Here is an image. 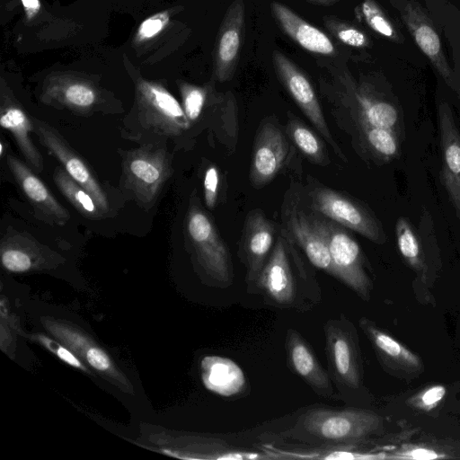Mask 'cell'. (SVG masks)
<instances>
[{
    "label": "cell",
    "mask_w": 460,
    "mask_h": 460,
    "mask_svg": "<svg viewBox=\"0 0 460 460\" xmlns=\"http://www.w3.org/2000/svg\"><path fill=\"white\" fill-rule=\"evenodd\" d=\"M301 252L279 226L272 252L252 293L261 294L265 304L280 309L305 312L318 305L321 288Z\"/></svg>",
    "instance_id": "obj_1"
},
{
    "label": "cell",
    "mask_w": 460,
    "mask_h": 460,
    "mask_svg": "<svg viewBox=\"0 0 460 460\" xmlns=\"http://www.w3.org/2000/svg\"><path fill=\"white\" fill-rule=\"evenodd\" d=\"M382 429V417L373 411L319 407L303 413L286 436L305 441L345 443L376 434Z\"/></svg>",
    "instance_id": "obj_2"
},
{
    "label": "cell",
    "mask_w": 460,
    "mask_h": 460,
    "mask_svg": "<svg viewBox=\"0 0 460 460\" xmlns=\"http://www.w3.org/2000/svg\"><path fill=\"white\" fill-rule=\"evenodd\" d=\"M184 235L190 253L199 269L217 285L233 283L234 269L229 249L213 219L194 196L187 212Z\"/></svg>",
    "instance_id": "obj_3"
},
{
    "label": "cell",
    "mask_w": 460,
    "mask_h": 460,
    "mask_svg": "<svg viewBox=\"0 0 460 460\" xmlns=\"http://www.w3.org/2000/svg\"><path fill=\"white\" fill-rule=\"evenodd\" d=\"M307 208L314 227L328 246L334 278L368 301L373 284L366 271V260L359 244L346 227Z\"/></svg>",
    "instance_id": "obj_4"
},
{
    "label": "cell",
    "mask_w": 460,
    "mask_h": 460,
    "mask_svg": "<svg viewBox=\"0 0 460 460\" xmlns=\"http://www.w3.org/2000/svg\"><path fill=\"white\" fill-rule=\"evenodd\" d=\"M329 376L341 398L352 394L363 385V367L357 330L341 314L323 324Z\"/></svg>",
    "instance_id": "obj_5"
},
{
    "label": "cell",
    "mask_w": 460,
    "mask_h": 460,
    "mask_svg": "<svg viewBox=\"0 0 460 460\" xmlns=\"http://www.w3.org/2000/svg\"><path fill=\"white\" fill-rule=\"evenodd\" d=\"M171 174L170 155L164 148L145 146L124 156V186L144 207L153 205Z\"/></svg>",
    "instance_id": "obj_6"
},
{
    "label": "cell",
    "mask_w": 460,
    "mask_h": 460,
    "mask_svg": "<svg viewBox=\"0 0 460 460\" xmlns=\"http://www.w3.org/2000/svg\"><path fill=\"white\" fill-rule=\"evenodd\" d=\"M305 193V204L312 210L372 242H383L384 234L378 223L356 199L319 182L310 183Z\"/></svg>",
    "instance_id": "obj_7"
},
{
    "label": "cell",
    "mask_w": 460,
    "mask_h": 460,
    "mask_svg": "<svg viewBox=\"0 0 460 460\" xmlns=\"http://www.w3.org/2000/svg\"><path fill=\"white\" fill-rule=\"evenodd\" d=\"M282 227L303 252L308 261L334 278L328 246L314 227L301 192L291 187L281 207Z\"/></svg>",
    "instance_id": "obj_8"
},
{
    "label": "cell",
    "mask_w": 460,
    "mask_h": 460,
    "mask_svg": "<svg viewBox=\"0 0 460 460\" xmlns=\"http://www.w3.org/2000/svg\"><path fill=\"white\" fill-rule=\"evenodd\" d=\"M289 142L277 119L267 118L261 122L253 142L249 172L252 187H264L279 173L290 156Z\"/></svg>",
    "instance_id": "obj_9"
},
{
    "label": "cell",
    "mask_w": 460,
    "mask_h": 460,
    "mask_svg": "<svg viewBox=\"0 0 460 460\" xmlns=\"http://www.w3.org/2000/svg\"><path fill=\"white\" fill-rule=\"evenodd\" d=\"M137 102L143 124L159 133L179 136L191 126L182 105L157 84L146 81L139 83Z\"/></svg>",
    "instance_id": "obj_10"
},
{
    "label": "cell",
    "mask_w": 460,
    "mask_h": 460,
    "mask_svg": "<svg viewBox=\"0 0 460 460\" xmlns=\"http://www.w3.org/2000/svg\"><path fill=\"white\" fill-rule=\"evenodd\" d=\"M278 232L279 226L261 209H252L246 215L238 257L246 269L245 281L250 293L272 252Z\"/></svg>",
    "instance_id": "obj_11"
},
{
    "label": "cell",
    "mask_w": 460,
    "mask_h": 460,
    "mask_svg": "<svg viewBox=\"0 0 460 460\" xmlns=\"http://www.w3.org/2000/svg\"><path fill=\"white\" fill-rule=\"evenodd\" d=\"M273 62L279 79L297 106L323 140L329 144L340 158L345 161V155L331 134L319 100L307 77L279 51H274Z\"/></svg>",
    "instance_id": "obj_12"
},
{
    "label": "cell",
    "mask_w": 460,
    "mask_h": 460,
    "mask_svg": "<svg viewBox=\"0 0 460 460\" xmlns=\"http://www.w3.org/2000/svg\"><path fill=\"white\" fill-rule=\"evenodd\" d=\"M31 118L40 142L61 163L65 171L91 193L102 210L107 213L109 202L106 193L86 163L56 128L40 119Z\"/></svg>",
    "instance_id": "obj_13"
},
{
    "label": "cell",
    "mask_w": 460,
    "mask_h": 460,
    "mask_svg": "<svg viewBox=\"0 0 460 460\" xmlns=\"http://www.w3.org/2000/svg\"><path fill=\"white\" fill-rule=\"evenodd\" d=\"M287 364L290 371L305 382L318 396L337 399L333 383L313 348L302 334L288 328L285 336Z\"/></svg>",
    "instance_id": "obj_14"
},
{
    "label": "cell",
    "mask_w": 460,
    "mask_h": 460,
    "mask_svg": "<svg viewBox=\"0 0 460 460\" xmlns=\"http://www.w3.org/2000/svg\"><path fill=\"white\" fill-rule=\"evenodd\" d=\"M7 164L22 192L35 211L50 223L65 225L70 215L52 195L32 170L14 156H8Z\"/></svg>",
    "instance_id": "obj_15"
},
{
    "label": "cell",
    "mask_w": 460,
    "mask_h": 460,
    "mask_svg": "<svg viewBox=\"0 0 460 460\" xmlns=\"http://www.w3.org/2000/svg\"><path fill=\"white\" fill-rule=\"evenodd\" d=\"M438 124L443 155L441 179L460 217V133L447 103L439 106Z\"/></svg>",
    "instance_id": "obj_16"
},
{
    "label": "cell",
    "mask_w": 460,
    "mask_h": 460,
    "mask_svg": "<svg viewBox=\"0 0 460 460\" xmlns=\"http://www.w3.org/2000/svg\"><path fill=\"white\" fill-rule=\"evenodd\" d=\"M398 9L418 47L440 75L445 80L450 79L451 69L443 54L438 34L421 7L413 1L402 0L399 2Z\"/></svg>",
    "instance_id": "obj_17"
},
{
    "label": "cell",
    "mask_w": 460,
    "mask_h": 460,
    "mask_svg": "<svg viewBox=\"0 0 460 460\" xmlns=\"http://www.w3.org/2000/svg\"><path fill=\"white\" fill-rule=\"evenodd\" d=\"M43 325L92 368L127 385L126 378L116 368L109 355L86 335L72 326L52 320H44Z\"/></svg>",
    "instance_id": "obj_18"
},
{
    "label": "cell",
    "mask_w": 460,
    "mask_h": 460,
    "mask_svg": "<svg viewBox=\"0 0 460 460\" xmlns=\"http://www.w3.org/2000/svg\"><path fill=\"white\" fill-rule=\"evenodd\" d=\"M243 25V2L235 0L228 8L219 31L216 54V75L219 81L229 80L234 73Z\"/></svg>",
    "instance_id": "obj_19"
},
{
    "label": "cell",
    "mask_w": 460,
    "mask_h": 460,
    "mask_svg": "<svg viewBox=\"0 0 460 460\" xmlns=\"http://www.w3.org/2000/svg\"><path fill=\"white\" fill-rule=\"evenodd\" d=\"M0 125L13 136L20 151L31 167L37 172H41L43 158L31 137V133L34 131L31 118L15 100L7 95L2 97Z\"/></svg>",
    "instance_id": "obj_20"
},
{
    "label": "cell",
    "mask_w": 460,
    "mask_h": 460,
    "mask_svg": "<svg viewBox=\"0 0 460 460\" xmlns=\"http://www.w3.org/2000/svg\"><path fill=\"white\" fill-rule=\"evenodd\" d=\"M271 10L283 31L302 48L322 55L334 52V46L324 32L299 17L288 6L273 2Z\"/></svg>",
    "instance_id": "obj_21"
},
{
    "label": "cell",
    "mask_w": 460,
    "mask_h": 460,
    "mask_svg": "<svg viewBox=\"0 0 460 460\" xmlns=\"http://www.w3.org/2000/svg\"><path fill=\"white\" fill-rule=\"evenodd\" d=\"M47 252L49 251L25 233L14 230L8 232L2 239V264L12 272L28 271L44 260Z\"/></svg>",
    "instance_id": "obj_22"
},
{
    "label": "cell",
    "mask_w": 460,
    "mask_h": 460,
    "mask_svg": "<svg viewBox=\"0 0 460 460\" xmlns=\"http://www.w3.org/2000/svg\"><path fill=\"white\" fill-rule=\"evenodd\" d=\"M358 324L385 365L389 367L402 366L414 369L420 367V360L417 355L379 329L372 321L361 317Z\"/></svg>",
    "instance_id": "obj_23"
},
{
    "label": "cell",
    "mask_w": 460,
    "mask_h": 460,
    "mask_svg": "<svg viewBox=\"0 0 460 460\" xmlns=\"http://www.w3.org/2000/svg\"><path fill=\"white\" fill-rule=\"evenodd\" d=\"M288 139L313 164L325 166L330 163L323 139L292 113L285 130Z\"/></svg>",
    "instance_id": "obj_24"
},
{
    "label": "cell",
    "mask_w": 460,
    "mask_h": 460,
    "mask_svg": "<svg viewBox=\"0 0 460 460\" xmlns=\"http://www.w3.org/2000/svg\"><path fill=\"white\" fill-rule=\"evenodd\" d=\"M47 103L61 104L74 111L86 113L97 102L95 90L84 83H68L53 85L44 100Z\"/></svg>",
    "instance_id": "obj_25"
},
{
    "label": "cell",
    "mask_w": 460,
    "mask_h": 460,
    "mask_svg": "<svg viewBox=\"0 0 460 460\" xmlns=\"http://www.w3.org/2000/svg\"><path fill=\"white\" fill-rule=\"evenodd\" d=\"M357 117L361 128L367 127L394 130L398 123V111L391 103L358 94Z\"/></svg>",
    "instance_id": "obj_26"
},
{
    "label": "cell",
    "mask_w": 460,
    "mask_h": 460,
    "mask_svg": "<svg viewBox=\"0 0 460 460\" xmlns=\"http://www.w3.org/2000/svg\"><path fill=\"white\" fill-rule=\"evenodd\" d=\"M53 179L60 192L84 217L100 218L104 212L94 198L83 186L77 183L64 168L58 167Z\"/></svg>",
    "instance_id": "obj_27"
},
{
    "label": "cell",
    "mask_w": 460,
    "mask_h": 460,
    "mask_svg": "<svg viewBox=\"0 0 460 460\" xmlns=\"http://www.w3.org/2000/svg\"><path fill=\"white\" fill-rule=\"evenodd\" d=\"M398 249L406 261L416 270L422 268L418 238L410 223L400 217L395 226Z\"/></svg>",
    "instance_id": "obj_28"
},
{
    "label": "cell",
    "mask_w": 460,
    "mask_h": 460,
    "mask_svg": "<svg viewBox=\"0 0 460 460\" xmlns=\"http://www.w3.org/2000/svg\"><path fill=\"white\" fill-rule=\"evenodd\" d=\"M368 146L377 155L390 158L398 154V141L394 130L367 127L362 128Z\"/></svg>",
    "instance_id": "obj_29"
},
{
    "label": "cell",
    "mask_w": 460,
    "mask_h": 460,
    "mask_svg": "<svg viewBox=\"0 0 460 460\" xmlns=\"http://www.w3.org/2000/svg\"><path fill=\"white\" fill-rule=\"evenodd\" d=\"M361 11L366 22L374 31L385 38L397 40L396 30L374 0H364Z\"/></svg>",
    "instance_id": "obj_30"
},
{
    "label": "cell",
    "mask_w": 460,
    "mask_h": 460,
    "mask_svg": "<svg viewBox=\"0 0 460 460\" xmlns=\"http://www.w3.org/2000/svg\"><path fill=\"white\" fill-rule=\"evenodd\" d=\"M182 108L191 123L197 122L205 109L207 102V91L199 86L184 84L181 86Z\"/></svg>",
    "instance_id": "obj_31"
},
{
    "label": "cell",
    "mask_w": 460,
    "mask_h": 460,
    "mask_svg": "<svg viewBox=\"0 0 460 460\" xmlns=\"http://www.w3.org/2000/svg\"><path fill=\"white\" fill-rule=\"evenodd\" d=\"M35 339L63 362L79 370L88 372L87 367L80 358L66 345L57 342L44 334H36Z\"/></svg>",
    "instance_id": "obj_32"
},
{
    "label": "cell",
    "mask_w": 460,
    "mask_h": 460,
    "mask_svg": "<svg viewBox=\"0 0 460 460\" xmlns=\"http://www.w3.org/2000/svg\"><path fill=\"white\" fill-rule=\"evenodd\" d=\"M220 180L221 175L218 168L214 164L208 165L204 173L203 190L205 204L210 210L216 208L218 200Z\"/></svg>",
    "instance_id": "obj_33"
},
{
    "label": "cell",
    "mask_w": 460,
    "mask_h": 460,
    "mask_svg": "<svg viewBox=\"0 0 460 460\" xmlns=\"http://www.w3.org/2000/svg\"><path fill=\"white\" fill-rule=\"evenodd\" d=\"M447 389L443 385H433L423 391L410 400V403L420 410L430 411L437 407L444 399Z\"/></svg>",
    "instance_id": "obj_34"
},
{
    "label": "cell",
    "mask_w": 460,
    "mask_h": 460,
    "mask_svg": "<svg viewBox=\"0 0 460 460\" xmlns=\"http://www.w3.org/2000/svg\"><path fill=\"white\" fill-rule=\"evenodd\" d=\"M336 37L342 43L354 47L363 48L368 44V40L364 32L350 26H341L336 31Z\"/></svg>",
    "instance_id": "obj_35"
},
{
    "label": "cell",
    "mask_w": 460,
    "mask_h": 460,
    "mask_svg": "<svg viewBox=\"0 0 460 460\" xmlns=\"http://www.w3.org/2000/svg\"><path fill=\"white\" fill-rule=\"evenodd\" d=\"M164 15H155L145 20L139 27L138 35L142 39H148L157 34L166 23Z\"/></svg>",
    "instance_id": "obj_36"
},
{
    "label": "cell",
    "mask_w": 460,
    "mask_h": 460,
    "mask_svg": "<svg viewBox=\"0 0 460 460\" xmlns=\"http://www.w3.org/2000/svg\"><path fill=\"white\" fill-rule=\"evenodd\" d=\"M403 455L408 458L413 459H436L439 457V455H438L435 451L421 447H415L407 452H404Z\"/></svg>",
    "instance_id": "obj_37"
},
{
    "label": "cell",
    "mask_w": 460,
    "mask_h": 460,
    "mask_svg": "<svg viewBox=\"0 0 460 460\" xmlns=\"http://www.w3.org/2000/svg\"><path fill=\"white\" fill-rule=\"evenodd\" d=\"M22 3L30 16L36 13L40 7V0H22Z\"/></svg>",
    "instance_id": "obj_38"
},
{
    "label": "cell",
    "mask_w": 460,
    "mask_h": 460,
    "mask_svg": "<svg viewBox=\"0 0 460 460\" xmlns=\"http://www.w3.org/2000/svg\"><path fill=\"white\" fill-rule=\"evenodd\" d=\"M319 1H328V0H319Z\"/></svg>",
    "instance_id": "obj_39"
}]
</instances>
